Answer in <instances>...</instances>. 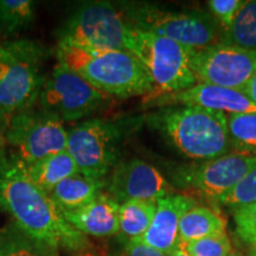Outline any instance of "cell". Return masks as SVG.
I'll return each instance as SVG.
<instances>
[{"mask_svg":"<svg viewBox=\"0 0 256 256\" xmlns=\"http://www.w3.org/2000/svg\"><path fill=\"white\" fill-rule=\"evenodd\" d=\"M0 208L25 235L57 255L60 250L72 254L90 241L63 218L49 194L16 164L0 174Z\"/></svg>","mask_w":256,"mask_h":256,"instance_id":"6da1fadb","label":"cell"},{"mask_svg":"<svg viewBox=\"0 0 256 256\" xmlns=\"http://www.w3.org/2000/svg\"><path fill=\"white\" fill-rule=\"evenodd\" d=\"M147 122L188 159L206 162L230 153L228 118L222 112L170 106L150 114Z\"/></svg>","mask_w":256,"mask_h":256,"instance_id":"7a4b0ae2","label":"cell"},{"mask_svg":"<svg viewBox=\"0 0 256 256\" xmlns=\"http://www.w3.org/2000/svg\"><path fill=\"white\" fill-rule=\"evenodd\" d=\"M58 63L68 66L106 95L147 96L152 90L150 74L128 50H98L58 44Z\"/></svg>","mask_w":256,"mask_h":256,"instance_id":"3957f363","label":"cell"},{"mask_svg":"<svg viewBox=\"0 0 256 256\" xmlns=\"http://www.w3.org/2000/svg\"><path fill=\"white\" fill-rule=\"evenodd\" d=\"M126 50L139 58L151 78L152 90L144 98V104L198 83L191 68L196 49L130 26Z\"/></svg>","mask_w":256,"mask_h":256,"instance_id":"277c9868","label":"cell"},{"mask_svg":"<svg viewBox=\"0 0 256 256\" xmlns=\"http://www.w3.org/2000/svg\"><path fill=\"white\" fill-rule=\"evenodd\" d=\"M46 50L34 40L0 43V110L8 121L34 107L46 81L42 66Z\"/></svg>","mask_w":256,"mask_h":256,"instance_id":"5b68a950","label":"cell"},{"mask_svg":"<svg viewBox=\"0 0 256 256\" xmlns=\"http://www.w3.org/2000/svg\"><path fill=\"white\" fill-rule=\"evenodd\" d=\"M130 26L168 38L182 46L202 49L220 42L215 18L202 11H168L148 2H120Z\"/></svg>","mask_w":256,"mask_h":256,"instance_id":"8992f818","label":"cell"},{"mask_svg":"<svg viewBox=\"0 0 256 256\" xmlns=\"http://www.w3.org/2000/svg\"><path fill=\"white\" fill-rule=\"evenodd\" d=\"M130 24L119 5L88 2L78 6L57 32L58 44L86 49L126 50Z\"/></svg>","mask_w":256,"mask_h":256,"instance_id":"52a82bcc","label":"cell"},{"mask_svg":"<svg viewBox=\"0 0 256 256\" xmlns=\"http://www.w3.org/2000/svg\"><path fill=\"white\" fill-rule=\"evenodd\" d=\"M6 140L11 164L24 168L66 151L68 130L58 116L34 106L8 121Z\"/></svg>","mask_w":256,"mask_h":256,"instance_id":"ba28073f","label":"cell"},{"mask_svg":"<svg viewBox=\"0 0 256 256\" xmlns=\"http://www.w3.org/2000/svg\"><path fill=\"white\" fill-rule=\"evenodd\" d=\"M121 139L122 134L116 124L92 119L68 130L66 151L75 160L80 174L104 179L119 162Z\"/></svg>","mask_w":256,"mask_h":256,"instance_id":"9c48e42d","label":"cell"},{"mask_svg":"<svg viewBox=\"0 0 256 256\" xmlns=\"http://www.w3.org/2000/svg\"><path fill=\"white\" fill-rule=\"evenodd\" d=\"M107 95L68 66L58 63L46 78L38 95L40 107L63 121H76L98 110Z\"/></svg>","mask_w":256,"mask_h":256,"instance_id":"30bf717a","label":"cell"},{"mask_svg":"<svg viewBox=\"0 0 256 256\" xmlns=\"http://www.w3.org/2000/svg\"><path fill=\"white\" fill-rule=\"evenodd\" d=\"M191 68L198 83L242 90L256 74V50L216 43L196 49Z\"/></svg>","mask_w":256,"mask_h":256,"instance_id":"8fae6325","label":"cell"},{"mask_svg":"<svg viewBox=\"0 0 256 256\" xmlns=\"http://www.w3.org/2000/svg\"><path fill=\"white\" fill-rule=\"evenodd\" d=\"M255 168L256 158L230 152L216 159L182 166L172 177L179 188L216 202Z\"/></svg>","mask_w":256,"mask_h":256,"instance_id":"7c38bea8","label":"cell"},{"mask_svg":"<svg viewBox=\"0 0 256 256\" xmlns=\"http://www.w3.org/2000/svg\"><path fill=\"white\" fill-rule=\"evenodd\" d=\"M107 188L119 204L134 200L158 202L174 194V186L158 168L136 158L119 160L112 170Z\"/></svg>","mask_w":256,"mask_h":256,"instance_id":"4fadbf2b","label":"cell"},{"mask_svg":"<svg viewBox=\"0 0 256 256\" xmlns=\"http://www.w3.org/2000/svg\"><path fill=\"white\" fill-rule=\"evenodd\" d=\"M146 106L152 108L190 106L226 114L256 113V104L243 92L206 83H197L185 90L160 96Z\"/></svg>","mask_w":256,"mask_h":256,"instance_id":"5bb4252c","label":"cell"},{"mask_svg":"<svg viewBox=\"0 0 256 256\" xmlns=\"http://www.w3.org/2000/svg\"><path fill=\"white\" fill-rule=\"evenodd\" d=\"M198 206L194 197L183 194H168L156 202V210L151 226L147 232L134 241L145 243L158 249L164 254H170L178 247L179 222L183 215L191 208Z\"/></svg>","mask_w":256,"mask_h":256,"instance_id":"9a60e30c","label":"cell"},{"mask_svg":"<svg viewBox=\"0 0 256 256\" xmlns=\"http://www.w3.org/2000/svg\"><path fill=\"white\" fill-rule=\"evenodd\" d=\"M119 210L120 204L108 192H101L84 206L60 214L83 235L104 238L119 234Z\"/></svg>","mask_w":256,"mask_h":256,"instance_id":"2e32d148","label":"cell"},{"mask_svg":"<svg viewBox=\"0 0 256 256\" xmlns=\"http://www.w3.org/2000/svg\"><path fill=\"white\" fill-rule=\"evenodd\" d=\"M107 186V179H95L76 174L64 179L49 196L60 211H72L84 206L95 200Z\"/></svg>","mask_w":256,"mask_h":256,"instance_id":"e0dca14e","label":"cell"},{"mask_svg":"<svg viewBox=\"0 0 256 256\" xmlns=\"http://www.w3.org/2000/svg\"><path fill=\"white\" fill-rule=\"evenodd\" d=\"M20 168L32 183L36 184L46 194H50L64 179L80 174L75 160L68 151L57 153L34 164Z\"/></svg>","mask_w":256,"mask_h":256,"instance_id":"ac0fdd59","label":"cell"},{"mask_svg":"<svg viewBox=\"0 0 256 256\" xmlns=\"http://www.w3.org/2000/svg\"><path fill=\"white\" fill-rule=\"evenodd\" d=\"M226 220L208 206L191 208L180 218L178 228L179 243L220 235L226 232Z\"/></svg>","mask_w":256,"mask_h":256,"instance_id":"d6986e66","label":"cell"},{"mask_svg":"<svg viewBox=\"0 0 256 256\" xmlns=\"http://www.w3.org/2000/svg\"><path fill=\"white\" fill-rule=\"evenodd\" d=\"M156 210V202L128 200L120 204L119 234L124 241L142 236L151 226Z\"/></svg>","mask_w":256,"mask_h":256,"instance_id":"ffe728a7","label":"cell"},{"mask_svg":"<svg viewBox=\"0 0 256 256\" xmlns=\"http://www.w3.org/2000/svg\"><path fill=\"white\" fill-rule=\"evenodd\" d=\"M218 43L256 50V0H247L229 28L223 31Z\"/></svg>","mask_w":256,"mask_h":256,"instance_id":"44dd1931","label":"cell"},{"mask_svg":"<svg viewBox=\"0 0 256 256\" xmlns=\"http://www.w3.org/2000/svg\"><path fill=\"white\" fill-rule=\"evenodd\" d=\"M230 152L256 158V113L226 114Z\"/></svg>","mask_w":256,"mask_h":256,"instance_id":"7402d4cb","label":"cell"},{"mask_svg":"<svg viewBox=\"0 0 256 256\" xmlns=\"http://www.w3.org/2000/svg\"><path fill=\"white\" fill-rule=\"evenodd\" d=\"M0 256H60L22 232L12 222L0 228Z\"/></svg>","mask_w":256,"mask_h":256,"instance_id":"603a6c76","label":"cell"},{"mask_svg":"<svg viewBox=\"0 0 256 256\" xmlns=\"http://www.w3.org/2000/svg\"><path fill=\"white\" fill-rule=\"evenodd\" d=\"M36 2L32 0H0V34L14 36L30 26Z\"/></svg>","mask_w":256,"mask_h":256,"instance_id":"cb8c5ba5","label":"cell"},{"mask_svg":"<svg viewBox=\"0 0 256 256\" xmlns=\"http://www.w3.org/2000/svg\"><path fill=\"white\" fill-rule=\"evenodd\" d=\"M215 203L232 211L256 203V168L244 176L232 190L220 196Z\"/></svg>","mask_w":256,"mask_h":256,"instance_id":"d4e9b609","label":"cell"},{"mask_svg":"<svg viewBox=\"0 0 256 256\" xmlns=\"http://www.w3.org/2000/svg\"><path fill=\"white\" fill-rule=\"evenodd\" d=\"M180 246L190 256H226L232 250V241L226 232L180 243Z\"/></svg>","mask_w":256,"mask_h":256,"instance_id":"484cf974","label":"cell"},{"mask_svg":"<svg viewBox=\"0 0 256 256\" xmlns=\"http://www.w3.org/2000/svg\"><path fill=\"white\" fill-rule=\"evenodd\" d=\"M232 217L238 238L256 248V203L234 210Z\"/></svg>","mask_w":256,"mask_h":256,"instance_id":"4316f807","label":"cell"},{"mask_svg":"<svg viewBox=\"0 0 256 256\" xmlns=\"http://www.w3.org/2000/svg\"><path fill=\"white\" fill-rule=\"evenodd\" d=\"M246 0H210L208 2L211 16L224 30L232 24Z\"/></svg>","mask_w":256,"mask_h":256,"instance_id":"83f0119b","label":"cell"},{"mask_svg":"<svg viewBox=\"0 0 256 256\" xmlns=\"http://www.w3.org/2000/svg\"><path fill=\"white\" fill-rule=\"evenodd\" d=\"M6 130H8V121H6L2 112L0 110V174H4L5 172H8L12 165L8 156Z\"/></svg>","mask_w":256,"mask_h":256,"instance_id":"f1b7e54d","label":"cell"},{"mask_svg":"<svg viewBox=\"0 0 256 256\" xmlns=\"http://www.w3.org/2000/svg\"><path fill=\"white\" fill-rule=\"evenodd\" d=\"M124 256H166V254L162 252L158 249H154L145 243L134 241H124Z\"/></svg>","mask_w":256,"mask_h":256,"instance_id":"f546056e","label":"cell"},{"mask_svg":"<svg viewBox=\"0 0 256 256\" xmlns=\"http://www.w3.org/2000/svg\"><path fill=\"white\" fill-rule=\"evenodd\" d=\"M70 256H110V252H108V247L104 243H94L89 241L88 244L70 254Z\"/></svg>","mask_w":256,"mask_h":256,"instance_id":"4dcf8cb0","label":"cell"},{"mask_svg":"<svg viewBox=\"0 0 256 256\" xmlns=\"http://www.w3.org/2000/svg\"><path fill=\"white\" fill-rule=\"evenodd\" d=\"M241 92H244L246 95H248L249 98L256 104V74L252 76L250 81L248 82V84Z\"/></svg>","mask_w":256,"mask_h":256,"instance_id":"1f68e13d","label":"cell"},{"mask_svg":"<svg viewBox=\"0 0 256 256\" xmlns=\"http://www.w3.org/2000/svg\"><path fill=\"white\" fill-rule=\"evenodd\" d=\"M166 256H190V255H188V252L184 250V248L179 244L177 248L174 249V250H172L170 254H168Z\"/></svg>","mask_w":256,"mask_h":256,"instance_id":"d6a6232c","label":"cell"},{"mask_svg":"<svg viewBox=\"0 0 256 256\" xmlns=\"http://www.w3.org/2000/svg\"><path fill=\"white\" fill-rule=\"evenodd\" d=\"M226 256H243V255L241 254V252H238L234 250V249H232V250L229 252V255H226Z\"/></svg>","mask_w":256,"mask_h":256,"instance_id":"836d02e7","label":"cell"},{"mask_svg":"<svg viewBox=\"0 0 256 256\" xmlns=\"http://www.w3.org/2000/svg\"><path fill=\"white\" fill-rule=\"evenodd\" d=\"M249 256H256V248L249 247Z\"/></svg>","mask_w":256,"mask_h":256,"instance_id":"e575fe53","label":"cell"}]
</instances>
